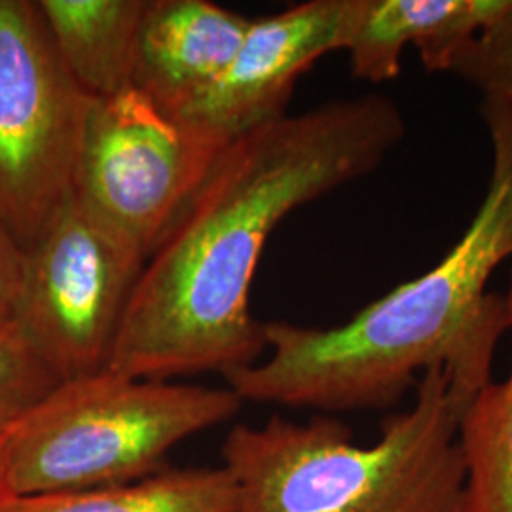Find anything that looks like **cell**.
<instances>
[{
  "mask_svg": "<svg viewBox=\"0 0 512 512\" xmlns=\"http://www.w3.org/2000/svg\"><path fill=\"white\" fill-rule=\"evenodd\" d=\"M404 135L397 103L366 93L230 141L148 256L107 368L169 382L258 363L266 332L251 289L272 232L294 209L376 171Z\"/></svg>",
  "mask_w": 512,
  "mask_h": 512,
  "instance_id": "6da1fadb",
  "label": "cell"
},
{
  "mask_svg": "<svg viewBox=\"0 0 512 512\" xmlns=\"http://www.w3.org/2000/svg\"><path fill=\"white\" fill-rule=\"evenodd\" d=\"M480 114L492 141V177L458 243L344 325L264 323L270 357L224 378L243 403L387 408L435 366L478 391L492 382L495 348L509 329L505 298L486 285L512 256V109L482 101Z\"/></svg>",
  "mask_w": 512,
  "mask_h": 512,
  "instance_id": "7a4b0ae2",
  "label": "cell"
},
{
  "mask_svg": "<svg viewBox=\"0 0 512 512\" xmlns=\"http://www.w3.org/2000/svg\"><path fill=\"white\" fill-rule=\"evenodd\" d=\"M476 391L446 366L423 372L410 410L382 423L372 446L342 421L234 425L222 444L238 512H465L459 423Z\"/></svg>",
  "mask_w": 512,
  "mask_h": 512,
  "instance_id": "3957f363",
  "label": "cell"
},
{
  "mask_svg": "<svg viewBox=\"0 0 512 512\" xmlns=\"http://www.w3.org/2000/svg\"><path fill=\"white\" fill-rule=\"evenodd\" d=\"M230 387L139 380L103 368L59 382L6 435L12 494H71L164 471L167 454L239 412Z\"/></svg>",
  "mask_w": 512,
  "mask_h": 512,
  "instance_id": "277c9868",
  "label": "cell"
},
{
  "mask_svg": "<svg viewBox=\"0 0 512 512\" xmlns=\"http://www.w3.org/2000/svg\"><path fill=\"white\" fill-rule=\"evenodd\" d=\"M92 97L33 0H0V219L27 251L73 194Z\"/></svg>",
  "mask_w": 512,
  "mask_h": 512,
  "instance_id": "5b68a950",
  "label": "cell"
},
{
  "mask_svg": "<svg viewBox=\"0 0 512 512\" xmlns=\"http://www.w3.org/2000/svg\"><path fill=\"white\" fill-rule=\"evenodd\" d=\"M145 262L74 192L25 251L12 321L61 382L107 368Z\"/></svg>",
  "mask_w": 512,
  "mask_h": 512,
  "instance_id": "8992f818",
  "label": "cell"
},
{
  "mask_svg": "<svg viewBox=\"0 0 512 512\" xmlns=\"http://www.w3.org/2000/svg\"><path fill=\"white\" fill-rule=\"evenodd\" d=\"M224 147L133 86L92 97L73 192L148 258Z\"/></svg>",
  "mask_w": 512,
  "mask_h": 512,
  "instance_id": "52a82bcc",
  "label": "cell"
},
{
  "mask_svg": "<svg viewBox=\"0 0 512 512\" xmlns=\"http://www.w3.org/2000/svg\"><path fill=\"white\" fill-rule=\"evenodd\" d=\"M359 8L361 0H308L251 19L226 71L171 116L224 145L285 116L300 74L346 50Z\"/></svg>",
  "mask_w": 512,
  "mask_h": 512,
  "instance_id": "ba28073f",
  "label": "cell"
},
{
  "mask_svg": "<svg viewBox=\"0 0 512 512\" xmlns=\"http://www.w3.org/2000/svg\"><path fill=\"white\" fill-rule=\"evenodd\" d=\"M249 23L209 0H148L133 88L167 114L179 112L226 71Z\"/></svg>",
  "mask_w": 512,
  "mask_h": 512,
  "instance_id": "9c48e42d",
  "label": "cell"
},
{
  "mask_svg": "<svg viewBox=\"0 0 512 512\" xmlns=\"http://www.w3.org/2000/svg\"><path fill=\"white\" fill-rule=\"evenodd\" d=\"M507 0H361L346 52L351 73L380 84L401 73L412 44L429 73H450L461 46L494 19Z\"/></svg>",
  "mask_w": 512,
  "mask_h": 512,
  "instance_id": "30bf717a",
  "label": "cell"
},
{
  "mask_svg": "<svg viewBox=\"0 0 512 512\" xmlns=\"http://www.w3.org/2000/svg\"><path fill=\"white\" fill-rule=\"evenodd\" d=\"M55 50L90 97L133 86L141 21L148 0H38Z\"/></svg>",
  "mask_w": 512,
  "mask_h": 512,
  "instance_id": "8fae6325",
  "label": "cell"
},
{
  "mask_svg": "<svg viewBox=\"0 0 512 512\" xmlns=\"http://www.w3.org/2000/svg\"><path fill=\"white\" fill-rule=\"evenodd\" d=\"M238 486L224 467L164 469L126 484L71 494L14 497L8 512H238Z\"/></svg>",
  "mask_w": 512,
  "mask_h": 512,
  "instance_id": "7c38bea8",
  "label": "cell"
},
{
  "mask_svg": "<svg viewBox=\"0 0 512 512\" xmlns=\"http://www.w3.org/2000/svg\"><path fill=\"white\" fill-rule=\"evenodd\" d=\"M505 302L512 329V274ZM458 439L467 467L465 512H512V366L503 382L476 393Z\"/></svg>",
  "mask_w": 512,
  "mask_h": 512,
  "instance_id": "4fadbf2b",
  "label": "cell"
},
{
  "mask_svg": "<svg viewBox=\"0 0 512 512\" xmlns=\"http://www.w3.org/2000/svg\"><path fill=\"white\" fill-rule=\"evenodd\" d=\"M59 382L18 325L0 323V437H6Z\"/></svg>",
  "mask_w": 512,
  "mask_h": 512,
  "instance_id": "5bb4252c",
  "label": "cell"
},
{
  "mask_svg": "<svg viewBox=\"0 0 512 512\" xmlns=\"http://www.w3.org/2000/svg\"><path fill=\"white\" fill-rule=\"evenodd\" d=\"M450 73L471 84L482 101L512 109V0L461 46Z\"/></svg>",
  "mask_w": 512,
  "mask_h": 512,
  "instance_id": "9a60e30c",
  "label": "cell"
},
{
  "mask_svg": "<svg viewBox=\"0 0 512 512\" xmlns=\"http://www.w3.org/2000/svg\"><path fill=\"white\" fill-rule=\"evenodd\" d=\"M25 270V249L0 219V323L12 321Z\"/></svg>",
  "mask_w": 512,
  "mask_h": 512,
  "instance_id": "2e32d148",
  "label": "cell"
},
{
  "mask_svg": "<svg viewBox=\"0 0 512 512\" xmlns=\"http://www.w3.org/2000/svg\"><path fill=\"white\" fill-rule=\"evenodd\" d=\"M6 437H0V512H8V507L16 495L12 494L8 473H6V454H4Z\"/></svg>",
  "mask_w": 512,
  "mask_h": 512,
  "instance_id": "e0dca14e",
  "label": "cell"
}]
</instances>
